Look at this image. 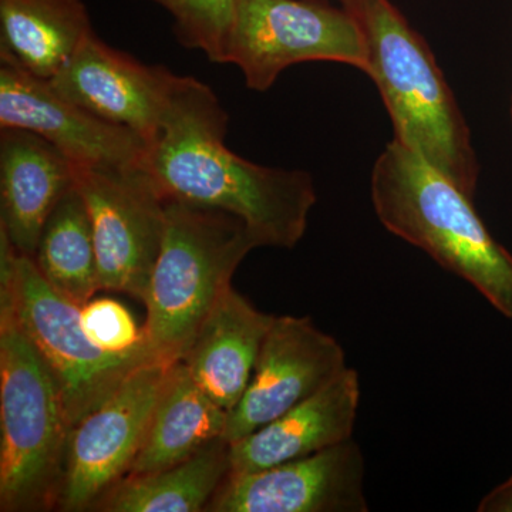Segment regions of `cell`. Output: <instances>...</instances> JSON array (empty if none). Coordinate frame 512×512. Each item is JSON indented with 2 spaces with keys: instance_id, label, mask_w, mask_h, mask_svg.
Returning a JSON list of instances; mask_svg holds the SVG:
<instances>
[{
  "instance_id": "obj_1",
  "label": "cell",
  "mask_w": 512,
  "mask_h": 512,
  "mask_svg": "<svg viewBox=\"0 0 512 512\" xmlns=\"http://www.w3.org/2000/svg\"><path fill=\"white\" fill-rule=\"evenodd\" d=\"M227 127V111L211 87L177 74L144 168L165 200L229 212L259 247H296L316 204L312 175L239 157L225 144Z\"/></svg>"
},
{
  "instance_id": "obj_19",
  "label": "cell",
  "mask_w": 512,
  "mask_h": 512,
  "mask_svg": "<svg viewBox=\"0 0 512 512\" xmlns=\"http://www.w3.org/2000/svg\"><path fill=\"white\" fill-rule=\"evenodd\" d=\"M229 451V441L217 439L173 467L128 474L93 511L205 512L231 471Z\"/></svg>"
},
{
  "instance_id": "obj_14",
  "label": "cell",
  "mask_w": 512,
  "mask_h": 512,
  "mask_svg": "<svg viewBox=\"0 0 512 512\" xmlns=\"http://www.w3.org/2000/svg\"><path fill=\"white\" fill-rule=\"evenodd\" d=\"M360 396L359 373L348 367L325 389L289 412L244 439L229 443V473H255L352 439Z\"/></svg>"
},
{
  "instance_id": "obj_16",
  "label": "cell",
  "mask_w": 512,
  "mask_h": 512,
  "mask_svg": "<svg viewBox=\"0 0 512 512\" xmlns=\"http://www.w3.org/2000/svg\"><path fill=\"white\" fill-rule=\"evenodd\" d=\"M274 318L231 288L204 320L180 360L194 382L228 413L251 382Z\"/></svg>"
},
{
  "instance_id": "obj_17",
  "label": "cell",
  "mask_w": 512,
  "mask_h": 512,
  "mask_svg": "<svg viewBox=\"0 0 512 512\" xmlns=\"http://www.w3.org/2000/svg\"><path fill=\"white\" fill-rule=\"evenodd\" d=\"M227 423V410L194 382L183 362L174 363L130 474L154 473L187 460L224 439Z\"/></svg>"
},
{
  "instance_id": "obj_2",
  "label": "cell",
  "mask_w": 512,
  "mask_h": 512,
  "mask_svg": "<svg viewBox=\"0 0 512 512\" xmlns=\"http://www.w3.org/2000/svg\"><path fill=\"white\" fill-rule=\"evenodd\" d=\"M474 197L393 138L372 173V202L387 231L423 249L512 319V255L478 217Z\"/></svg>"
},
{
  "instance_id": "obj_21",
  "label": "cell",
  "mask_w": 512,
  "mask_h": 512,
  "mask_svg": "<svg viewBox=\"0 0 512 512\" xmlns=\"http://www.w3.org/2000/svg\"><path fill=\"white\" fill-rule=\"evenodd\" d=\"M174 19V33L187 49L201 50L212 63H227L235 0H148Z\"/></svg>"
},
{
  "instance_id": "obj_20",
  "label": "cell",
  "mask_w": 512,
  "mask_h": 512,
  "mask_svg": "<svg viewBox=\"0 0 512 512\" xmlns=\"http://www.w3.org/2000/svg\"><path fill=\"white\" fill-rule=\"evenodd\" d=\"M33 261L47 284L80 308L101 291L92 220L76 184L47 218Z\"/></svg>"
},
{
  "instance_id": "obj_12",
  "label": "cell",
  "mask_w": 512,
  "mask_h": 512,
  "mask_svg": "<svg viewBox=\"0 0 512 512\" xmlns=\"http://www.w3.org/2000/svg\"><path fill=\"white\" fill-rule=\"evenodd\" d=\"M0 127L33 131L74 165L144 167L147 144L128 128L104 121L64 99L47 80L0 56Z\"/></svg>"
},
{
  "instance_id": "obj_23",
  "label": "cell",
  "mask_w": 512,
  "mask_h": 512,
  "mask_svg": "<svg viewBox=\"0 0 512 512\" xmlns=\"http://www.w3.org/2000/svg\"><path fill=\"white\" fill-rule=\"evenodd\" d=\"M480 512H512V476L497 485L478 504Z\"/></svg>"
},
{
  "instance_id": "obj_6",
  "label": "cell",
  "mask_w": 512,
  "mask_h": 512,
  "mask_svg": "<svg viewBox=\"0 0 512 512\" xmlns=\"http://www.w3.org/2000/svg\"><path fill=\"white\" fill-rule=\"evenodd\" d=\"M0 299L12 306L62 392L73 427L89 416L134 370L160 359L148 343L126 353L94 345L84 332L76 303L56 292L29 256L20 255L0 228Z\"/></svg>"
},
{
  "instance_id": "obj_4",
  "label": "cell",
  "mask_w": 512,
  "mask_h": 512,
  "mask_svg": "<svg viewBox=\"0 0 512 512\" xmlns=\"http://www.w3.org/2000/svg\"><path fill=\"white\" fill-rule=\"evenodd\" d=\"M72 429L55 377L0 299V511L57 510Z\"/></svg>"
},
{
  "instance_id": "obj_9",
  "label": "cell",
  "mask_w": 512,
  "mask_h": 512,
  "mask_svg": "<svg viewBox=\"0 0 512 512\" xmlns=\"http://www.w3.org/2000/svg\"><path fill=\"white\" fill-rule=\"evenodd\" d=\"M173 365L156 359L138 367L109 399L73 427L57 510L93 511L130 474Z\"/></svg>"
},
{
  "instance_id": "obj_18",
  "label": "cell",
  "mask_w": 512,
  "mask_h": 512,
  "mask_svg": "<svg viewBox=\"0 0 512 512\" xmlns=\"http://www.w3.org/2000/svg\"><path fill=\"white\" fill-rule=\"evenodd\" d=\"M93 33L83 0H0V56L52 80Z\"/></svg>"
},
{
  "instance_id": "obj_8",
  "label": "cell",
  "mask_w": 512,
  "mask_h": 512,
  "mask_svg": "<svg viewBox=\"0 0 512 512\" xmlns=\"http://www.w3.org/2000/svg\"><path fill=\"white\" fill-rule=\"evenodd\" d=\"M74 184L92 220L101 291L143 301L167 222L160 188L144 167L74 165Z\"/></svg>"
},
{
  "instance_id": "obj_5",
  "label": "cell",
  "mask_w": 512,
  "mask_h": 512,
  "mask_svg": "<svg viewBox=\"0 0 512 512\" xmlns=\"http://www.w3.org/2000/svg\"><path fill=\"white\" fill-rule=\"evenodd\" d=\"M259 247L241 218L229 212L167 200L163 247L143 302L148 346L180 362L204 320L232 288L245 256Z\"/></svg>"
},
{
  "instance_id": "obj_24",
  "label": "cell",
  "mask_w": 512,
  "mask_h": 512,
  "mask_svg": "<svg viewBox=\"0 0 512 512\" xmlns=\"http://www.w3.org/2000/svg\"><path fill=\"white\" fill-rule=\"evenodd\" d=\"M339 2L342 3L343 8L348 9L349 12H352V10L359 8L362 3H365L366 0H339Z\"/></svg>"
},
{
  "instance_id": "obj_13",
  "label": "cell",
  "mask_w": 512,
  "mask_h": 512,
  "mask_svg": "<svg viewBox=\"0 0 512 512\" xmlns=\"http://www.w3.org/2000/svg\"><path fill=\"white\" fill-rule=\"evenodd\" d=\"M175 77L167 67L138 62L93 32L47 82L94 116L134 131L148 147L160 130Z\"/></svg>"
},
{
  "instance_id": "obj_3",
  "label": "cell",
  "mask_w": 512,
  "mask_h": 512,
  "mask_svg": "<svg viewBox=\"0 0 512 512\" xmlns=\"http://www.w3.org/2000/svg\"><path fill=\"white\" fill-rule=\"evenodd\" d=\"M369 50L375 80L394 127V138L476 195L478 163L463 113L430 47L389 0H366L352 10Z\"/></svg>"
},
{
  "instance_id": "obj_22",
  "label": "cell",
  "mask_w": 512,
  "mask_h": 512,
  "mask_svg": "<svg viewBox=\"0 0 512 512\" xmlns=\"http://www.w3.org/2000/svg\"><path fill=\"white\" fill-rule=\"evenodd\" d=\"M80 320L94 345L110 353H126L147 342L123 303L109 298L92 299L82 306Z\"/></svg>"
},
{
  "instance_id": "obj_11",
  "label": "cell",
  "mask_w": 512,
  "mask_h": 512,
  "mask_svg": "<svg viewBox=\"0 0 512 512\" xmlns=\"http://www.w3.org/2000/svg\"><path fill=\"white\" fill-rule=\"evenodd\" d=\"M365 474L350 439L255 473H229L205 512H367Z\"/></svg>"
},
{
  "instance_id": "obj_7",
  "label": "cell",
  "mask_w": 512,
  "mask_h": 512,
  "mask_svg": "<svg viewBox=\"0 0 512 512\" xmlns=\"http://www.w3.org/2000/svg\"><path fill=\"white\" fill-rule=\"evenodd\" d=\"M339 62L369 69L362 26L348 9L320 0H235L227 63L249 89L265 92L286 67Z\"/></svg>"
},
{
  "instance_id": "obj_15",
  "label": "cell",
  "mask_w": 512,
  "mask_h": 512,
  "mask_svg": "<svg viewBox=\"0 0 512 512\" xmlns=\"http://www.w3.org/2000/svg\"><path fill=\"white\" fill-rule=\"evenodd\" d=\"M74 187V165L33 131L0 127V228L33 258L47 218Z\"/></svg>"
},
{
  "instance_id": "obj_25",
  "label": "cell",
  "mask_w": 512,
  "mask_h": 512,
  "mask_svg": "<svg viewBox=\"0 0 512 512\" xmlns=\"http://www.w3.org/2000/svg\"><path fill=\"white\" fill-rule=\"evenodd\" d=\"M511 111H512V109H511Z\"/></svg>"
},
{
  "instance_id": "obj_10",
  "label": "cell",
  "mask_w": 512,
  "mask_h": 512,
  "mask_svg": "<svg viewBox=\"0 0 512 512\" xmlns=\"http://www.w3.org/2000/svg\"><path fill=\"white\" fill-rule=\"evenodd\" d=\"M348 367L342 345L311 318L275 315L251 382L228 413L224 439H244L325 389Z\"/></svg>"
}]
</instances>
